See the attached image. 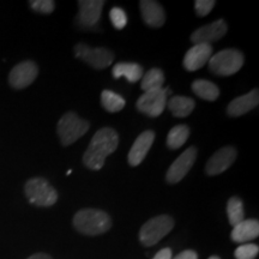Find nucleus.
<instances>
[{"label": "nucleus", "mask_w": 259, "mask_h": 259, "mask_svg": "<svg viewBox=\"0 0 259 259\" xmlns=\"http://www.w3.org/2000/svg\"><path fill=\"white\" fill-rule=\"evenodd\" d=\"M28 259H53L50 254L47 253H35L29 257Z\"/></svg>", "instance_id": "nucleus-32"}, {"label": "nucleus", "mask_w": 259, "mask_h": 259, "mask_svg": "<svg viewBox=\"0 0 259 259\" xmlns=\"http://www.w3.org/2000/svg\"><path fill=\"white\" fill-rule=\"evenodd\" d=\"M113 77H126L130 83H136L143 77V67L136 63H118L113 67Z\"/></svg>", "instance_id": "nucleus-19"}, {"label": "nucleus", "mask_w": 259, "mask_h": 259, "mask_svg": "<svg viewBox=\"0 0 259 259\" xmlns=\"http://www.w3.org/2000/svg\"><path fill=\"white\" fill-rule=\"evenodd\" d=\"M109 19L115 29H124L127 24V16L125 11L120 8H113L109 12Z\"/></svg>", "instance_id": "nucleus-27"}, {"label": "nucleus", "mask_w": 259, "mask_h": 259, "mask_svg": "<svg viewBox=\"0 0 259 259\" xmlns=\"http://www.w3.org/2000/svg\"><path fill=\"white\" fill-rule=\"evenodd\" d=\"M74 54L96 70H103L111 66L114 60V54L112 51L106 48H92L84 44H78L74 47Z\"/></svg>", "instance_id": "nucleus-7"}, {"label": "nucleus", "mask_w": 259, "mask_h": 259, "mask_svg": "<svg viewBox=\"0 0 259 259\" xmlns=\"http://www.w3.org/2000/svg\"><path fill=\"white\" fill-rule=\"evenodd\" d=\"M197 158V149L194 147H190L187 150L184 151L176 161L171 163L166 174V179L168 183L177 184L185 178L192 168L194 161Z\"/></svg>", "instance_id": "nucleus-10"}, {"label": "nucleus", "mask_w": 259, "mask_h": 259, "mask_svg": "<svg viewBox=\"0 0 259 259\" xmlns=\"http://www.w3.org/2000/svg\"><path fill=\"white\" fill-rule=\"evenodd\" d=\"M192 90L197 96L205 101H216L220 96V90L216 84L206 79H197L192 83Z\"/></svg>", "instance_id": "nucleus-21"}, {"label": "nucleus", "mask_w": 259, "mask_h": 259, "mask_svg": "<svg viewBox=\"0 0 259 259\" xmlns=\"http://www.w3.org/2000/svg\"><path fill=\"white\" fill-rule=\"evenodd\" d=\"M227 213H228L229 223L234 227L238 223L242 222L245 220V211H244V203L239 197H232L229 198L228 204H227Z\"/></svg>", "instance_id": "nucleus-25"}, {"label": "nucleus", "mask_w": 259, "mask_h": 259, "mask_svg": "<svg viewBox=\"0 0 259 259\" xmlns=\"http://www.w3.org/2000/svg\"><path fill=\"white\" fill-rule=\"evenodd\" d=\"M259 235V222L258 220H244L233 227L231 234L232 240L238 244H245V242L254 240Z\"/></svg>", "instance_id": "nucleus-18"}, {"label": "nucleus", "mask_w": 259, "mask_h": 259, "mask_svg": "<svg viewBox=\"0 0 259 259\" xmlns=\"http://www.w3.org/2000/svg\"><path fill=\"white\" fill-rule=\"evenodd\" d=\"M155 139V132L151 130L142 132L138 136L137 139L135 141L132 148L130 149V153L127 156L128 164L132 167H137L143 162V160L147 156V154L150 150L151 145L154 143Z\"/></svg>", "instance_id": "nucleus-15"}, {"label": "nucleus", "mask_w": 259, "mask_h": 259, "mask_svg": "<svg viewBox=\"0 0 259 259\" xmlns=\"http://www.w3.org/2000/svg\"><path fill=\"white\" fill-rule=\"evenodd\" d=\"M164 83V74L160 69H151L144 74L142 78L141 88L144 92H151V90L162 89Z\"/></svg>", "instance_id": "nucleus-24"}, {"label": "nucleus", "mask_w": 259, "mask_h": 259, "mask_svg": "<svg viewBox=\"0 0 259 259\" xmlns=\"http://www.w3.org/2000/svg\"><path fill=\"white\" fill-rule=\"evenodd\" d=\"M236 150L233 147H223L216 151L209 161L206 162L205 173L208 176H219L228 169L234 163L236 158Z\"/></svg>", "instance_id": "nucleus-12"}, {"label": "nucleus", "mask_w": 259, "mask_h": 259, "mask_svg": "<svg viewBox=\"0 0 259 259\" xmlns=\"http://www.w3.org/2000/svg\"><path fill=\"white\" fill-rule=\"evenodd\" d=\"M73 226L82 234L94 236L108 232L112 227V220L102 210L83 209L74 215Z\"/></svg>", "instance_id": "nucleus-2"}, {"label": "nucleus", "mask_w": 259, "mask_h": 259, "mask_svg": "<svg viewBox=\"0 0 259 259\" xmlns=\"http://www.w3.org/2000/svg\"><path fill=\"white\" fill-rule=\"evenodd\" d=\"M190 137V128L186 125H177L170 130L167 136V147L176 150L183 147Z\"/></svg>", "instance_id": "nucleus-22"}, {"label": "nucleus", "mask_w": 259, "mask_h": 259, "mask_svg": "<svg viewBox=\"0 0 259 259\" xmlns=\"http://www.w3.org/2000/svg\"><path fill=\"white\" fill-rule=\"evenodd\" d=\"M259 103L258 89H253L246 95L236 97L227 107V113L231 116H240L255 108Z\"/></svg>", "instance_id": "nucleus-17"}, {"label": "nucleus", "mask_w": 259, "mask_h": 259, "mask_svg": "<svg viewBox=\"0 0 259 259\" xmlns=\"http://www.w3.org/2000/svg\"><path fill=\"white\" fill-rule=\"evenodd\" d=\"M153 259H171V250L168 247L162 248L161 251L157 252Z\"/></svg>", "instance_id": "nucleus-31"}, {"label": "nucleus", "mask_w": 259, "mask_h": 259, "mask_svg": "<svg viewBox=\"0 0 259 259\" xmlns=\"http://www.w3.org/2000/svg\"><path fill=\"white\" fill-rule=\"evenodd\" d=\"M90 128V124L85 119L79 118L76 113L69 112L64 114L58 122V135L60 143L67 147L87 134Z\"/></svg>", "instance_id": "nucleus-3"}, {"label": "nucleus", "mask_w": 259, "mask_h": 259, "mask_svg": "<svg viewBox=\"0 0 259 259\" xmlns=\"http://www.w3.org/2000/svg\"><path fill=\"white\" fill-rule=\"evenodd\" d=\"M259 247L254 244H244L239 246L234 252L235 259H254L258 255Z\"/></svg>", "instance_id": "nucleus-26"}, {"label": "nucleus", "mask_w": 259, "mask_h": 259, "mask_svg": "<svg viewBox=\"0 0 259 259\" xmlns=\"http://www.w3.org/2000/svg\"><path fill=\"white\" fill-rule=\"evenodd\" d=\"M171 259H198V255H197L196 252L192 250H186V251H183L181 253L176 255V257Z\"/></svg>", "instance_id": "nucleus-30"}, {"label": "nucleus", "mask_w": 259, "mask_h": 259, "mask_svg": "<svg viewBox=\"0 0 259 259\" xmlns=\"http://www.w3.org/2000/svg\"><path fill=\"white\" fill-rule=\"evenodd\" d=\"M103 5V0H79L77 23L84 29L95 27L101 18Z\"/></svg>", "instance_id": "nucleus-11"}, {"label": "nucleus", "mask_w": 259, "mask_h": 259, "mask_svg": "<svg viewBox=\"0 0 259 259\" xmlns=\"http://www.w3.org/2000/svg\"><path fill=\"white\" fill-rule=\"evenodd\" d=\"M142 17L150 28H161L166 22V14L160 3L154 0H142L139 3Z\"/></svg>", "instance_id": "nucleus-16"}, {"label": "nucleus", "mask_w": 259, "mask_h": 259, "mask_svg": "<svg viewBox=\"0 0 259 259\" xmlns=\"http://www.w3.org/2000/svg\"><path fill=\"white\" fill-rule=\"evenodd\" d=\"M38 74L37 65L31 60L22 61L11 70L9 76L10 85L15 89H24L36 79Z\"/></svg>", "instance_id": "nucleus-9"}, {"label": "nucleus", "mask_w": 259, "mask_h": 259, "mask_svg": "<svg viewBox=\"0 0 259 259\" xmlns=\"http://www.w3.org/2000/svg\"><path fill=\"white\" fill-rule=\"evenodd\" d=\"M227 29H228V27H227L225 19H218V21L212 22L208 25H204V27L193 31V34L191 35V41L194 45H210L211 42L219 41L220 38L225 36Z\"/></svg>", "instance_id": "nucleus-13"}, {"label": "nucleus", "mask_w": 259, "mask_h": 259, "mask_svg": "<svg viewBox=\"0 0 259 259\" xmlns=\"http://www.w3.org/2000/svg\"><path fill=\"white\" fill-rule=\"evenodd\" d=\"M174 228V220L168 215L155 216L145 222L139 231V241L143 246L156 245Z\"/></svg>", "instance_id": "nucleus-5"}, {"label": "nucleus", "mask_w": 259, "mask_h": 259, "mask_svg": "<svg viewBox=\"0 0 259 259\" xmlns=\"http://www.w3.org/2000/svg\"><path fill=\"white\" fill-rule=\"evenodd\" d=\"M209 259H221L220 257H218V255H211Z\"/></svg>", "instance_id": "nucleus-33"}, {"label": "nucleus", "mask_w": 259, "mask_h": 259, "mask_svg": "<svg viewBox=\"0 0 259 259\" xmlns=\"http://www.w3.org/2000/svg\"><path fill=\"white\" fill-rule=\"evenodd\" d=\"M244 60V54L240 51L231 48L213 54L208 64L212 73L219 76H232L241 69Z\"/></svg>", "instance_id": "nucleus-6"}, {"label": "nucleus", "mask_w": 259, "mask_h": 259, "mask_svg": "<svg viewBox=\"0 0 259 259\" xmlns=\"http://www.w3.org/2000/svg\"><path fill=\"white\" fill-rule=\"evenodd\" d=\"M212 52L211 45H194L192 48L186 52L185 57H184V67L190 72L202 69L212 57Z\"/></svg>", "instance_id": "nucleus-14"}, {"label": "nucleus", "mask_w": 259, "mask_h": 259, "mask_svg": "<svg viewBox=\"0 0 259 259\" xmlns=\"http://www.w3.org/2000/svg\"><path fill=\"white\" fill-rule=\"evenodd\" d=\"M136 106H137L138 111L143 114L151 116V118H157L163 113L167 106L166 89L145 92L143 95L139 96Z\"/></svg>", "instance_id": "nucleus-8"}, {"label": "nucleus", "mask_w": 259, "mask_h": 259, "mask_svg": "<svg viewBox=\"0 0 259 259\" xmlns=\"http://www.w3.org/2000/svg\"><path fill=\"white\" fill-rule=\"evenodd\" d=\"M25 196L29 202L36 206L54 205L58 200V192L53 186L44 178H32L24 186Z\"/></svg>", "instance_id": "nucleus-4"}, {"label": "nucleus", "mask_w": 259, "mask_h": 259, "mask_svg": "<svg viewBox=\"0 0 259 259\" xmlns=\"http://www.w3.org/2000/svg\"><path fill=\"white\" fill-rule=\"evenodd\" d=\"M29 4L34 11L44 15H50L56 9V3L52 0H32Z\"/></svg>", "instance_id": "nucleus-28"}, {"label": "nucleus", "mask_w": 259, "mask_h": 259, "mask_svg": "<svg viewBox=\"0 0 259 259\" xmlns=\"http://www.w3.org/2000/svg\"><path fill=\"white\" fill-rule=\"evenodd\" d=\"M216 3L213 0H197L194 3V9H196L197 15L200 16V17H204V16L209 15L211 12Z\"/></svg>", "instance_id": "nucleus-29"}, {"label": "nucleus", "mask_w": 259, "mask_h": 259, "mask_svg": "<svg viewBox=\"0 0 259 259\" xmlns=\"http://www.w3.org/2000/svg\"><path fill=\"white\" fill-rule=\"evenodd\" d=\"M124 97L118 95L111 90H103L101 93V105L107 112L116 113L120 112L125 107Z\"/></svg>", "instance_id": "nucleus-23"}, {"label": "nucleus", "mask_w": 259, "mask_h": 259, "mask_svg": "<svg viewBox=\"0 0 259 259\" xmlns=\"http://www.w3.org/2000/svg\"><path fill=\"white\" fill-rule=\"evenodd\" d=\"M194 100L186 96H174L167 101L168 109L177 118H186L194 109Z\"/></svg>", "instance_id": "nucleus-20"}, {"label": "nucleus", "mask_w": 259, "mask_h": 259, "mask_svg": "<svg viewBox=\"0 0 259 259\" xmlns=\"http://www.w3.org/2000/svg\"><path fill=\"white\" fill-rule=\"evenodd\" d=\"M119 144V135L115 130L103 127L94 135L88 149L83 155V163L87 168L100 170L105 164L107 156L114 153Z\"/></svg>", "instance_id": "nucleus-1"}]
</instances>
